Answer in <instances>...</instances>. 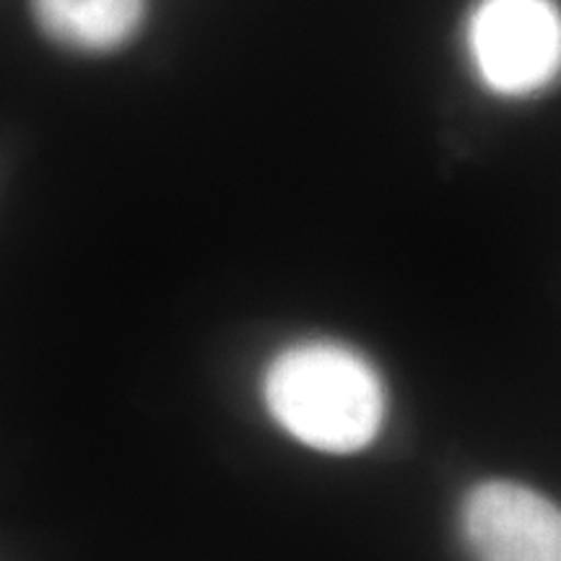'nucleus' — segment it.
Returning <instances> with one entry per match:
<instances>
[{
	"mask_svg": "<svg viewBox=\"0 0 561 561\" xmlns=\"http://www.w3.org/2000/svg\"><path fill=\"white\" fill-rule=\"evenodd\" d=\"M271 416L320 453L348 455L380 432L385 388L359 351L333 341H305L280 351L265 371Z\"/></svg>",
	"mask_w": 561,
	"mask_h": 561,
	"instance_id": "nucleus-1",
	"label": "nucleus"
},
{
	"mask_svg": "<svg viewBox=\"0 0 561 561\" xmlns=\"http://www.w3.org/2000/svg\"><path fill=\"white\" fill-rule=\"evenodd\" d=\"M471 50L483 81L502 94H528L561 70V13L553 0H481Z\"/></svg>",
	"mask_w": 561,
	"mask_h": 561,
	"instance_id": "nucleus-2",
	"label": "nucleus"
},
{
	"mask_svg": "<svg viewBox=\"0 0 561 561\" xmlns=\"http://www.w3.org/2000/svg\"><path fill=\"white\" fill-rule=\"evenodd\" d=\"M460 528L476 561H561V510L512 481L468 491Z\"/></svg>",
	"mask_w": 561,
	"mask_h": 561,
	"instance_id": "nucleus-3",
	"label": "nucleus"
},
{
	"mask_svg": "<svg viewBox=\"0 0 561 561\" xmlns=\"http://www.w3.org/2000/svg\"><path fill=\"white\" fill-rule=\"evenodd\" d=\"M39 30L79 53H110L136 37L146 0H32Z\"/></svg>",
	"mask_w": 561,
	"mask_h": 561,
	"instance_id": "nucleus-4",
	"label": "nucleus"
}]
</instances>
